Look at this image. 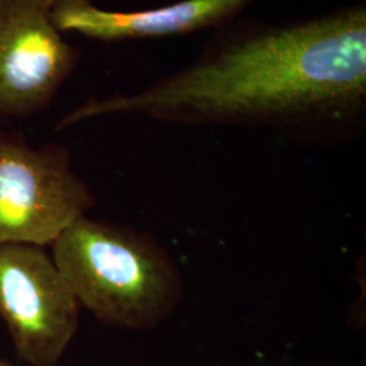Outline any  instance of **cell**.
Segmentation results:
<instances>
[{
  "label": "cell",
  "mask_w": 366,
  "mask_h": 366,
  "mask_svg": "<svg viewBox=\"0 0 366 366\" xmlns=\"http://www.w3.org/2000/svg\"><path fill=\"white\" fill-rule=\"evenodd\" d=\"M196 60L143 92L89 99L57 129L107 114L190 127H267L340 140L366 113V6L284 22L239 15L212 30Z\"/></svg>",
  "instance_id": "cell-1"
},
{
  "label": "cell",
  "mask_w": 366,
  "mask_h": 366,
  "mask_svg": "<svg viewBox=\"0 0 366 366\" xmlns=\"http://www.w3.org/2000/svg\"><path fill=\"white\" fill-rule=\"evenodd\" d=\"M51 246L79 305L106 325L151 330L182 302L184 285L177 263L144 232L83 216Z\"/></svg>",
  "instance_id": "cell-2"
},
{
  "label": "cell",
  "mask_w": 366,
  "mask_h": 366,
  "mask_svg": "<svg viewBox=\"0 0 366 366\" xmlns=\"http://www.w3.org/2000/svg\"><path fill=\"white\" fill-rule=\"evenodd\" d=\"M94 205L68 149L33 148L24 134L0 129V244L51 246Z\"/></svg>",
  "instance_id": "cell-3"
},
{
  "label": "cell",
  "mask_w": 366,
  "mask_h": 366,
  "mask_svg": "<svg viewBox=\"0 0 366 366\" xmlns=\"http://www.w3.org/2000/svg\"><path fill=\"white\" fill-rule=\"evenodd\" d=\"M0 317L18 357L56 366L79 327V302L44 247L0 244Z\"/></svg>",
  "instance_id": "cell-4"
},
{
  "label": "cell",
  "mask_w": 366,
  "mask_h": 366,
  "mask_svg": "<svg viewBox=\"0 0 366 366\" xmlns=\"http://www.w3.org/2000/svg\"><path fill=\"white\" fill-rule=\"evenodd\" d=\"M56 0H0V117L26 118L52 104L81 51L53 25Z\"/></svg>",
  "instance_id": "cell-5"
},
{
  "label": "cell",
  "mask_w": 366,
  "mask_h": 366,
  "mask_svg": "<svg viewBox=\"0 0 366 366\" xmlns=\"http://www.w3.org/2000/svg\"><path fill=\"white\" fill-rule=\"evenodd\" d=\"M251 0H179L139 11L105 10L92 0H56L51 18L60 33L101 42L162 39L216 29L242 15Z\"/></svg>",
  "instance_id": "cell-6"
},
{
  "label": "cell",
  "mask_w": 366,
  "mask_h": 366,
  "mask_svg": "<svg viewBox=\"0 0 366 366\" xmlns=\"http://www.w3.org/2000/svg\"><path fill=\"white\" fill-rule=\"evenodd\" d=\"M0 366H11V365H10V364H7V362H6V361H1V360H0Z\"/></svg>",
  "instance_id": "cell-7"
}]
</instances>
